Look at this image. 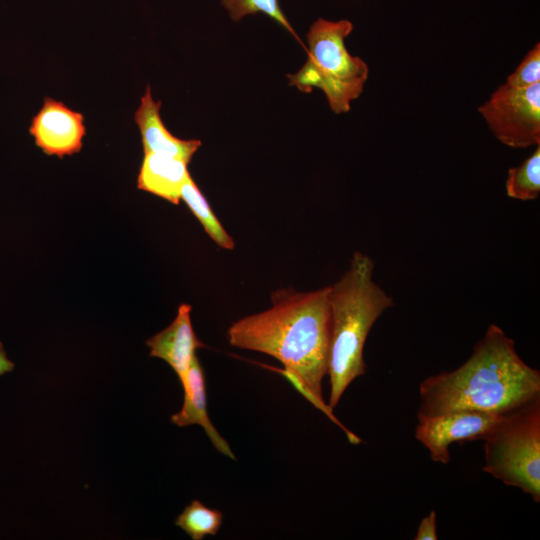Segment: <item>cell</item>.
Wrapping results in <instances>:
<instances>
[{"mask_svg":"<svg viewBox=\"0 0 540 540\" xmlns=\"http://www.w3.org/2000/svg\"><path fill=\"white\" fill-rule=\"evenodd\" d=\"M330 286L308 292L283 288L271 295V307L243 317L227 331L233 347L267 354L302 383L311 404L340 427L352 444L361 439L349 431L325 402L322 382L330 348Z\"/></svg>","mask_w":540,"mask_h":540,"instance_id":"cell-1","label":"cell"},{"mask_svg":"<svg viewBox=\"0 0 540 540\" xmlns=\"http://www.w3.org/2000/svg\"><path fill=\"white\" fill-rule=\"evenodd\" d=\"M419 394L417 415L504 414L540 395V372L522 360L513 339L491 324L461 366L427 377Z\"/></svg>","mask_w":540,"mask_h":540,"instance_id":"cell-2","label":"cell"},{"mask_svg":"<svg viewBox=\"0 0 540 540\" xmlns=\"http://www.w3.org/2000/svg\"><path fill=\"white\" fill-rule=\"evenodd\" d=\"M374 262L366 254H353L349 268L330 286V348L328 405L333 410L348 386L366 372L363 350L368 334L393 298L374 280Z\"/></svg>","mask_w":540,"mask_h":540,"instance_id":"cell-3","label":"cell"},{"mask_svg":"<svg viewBox=\"0 0 540 540\" xmlns=\"http://www.w3.org/2000/svg\"><path fill=\"white\" fill-rule=\"evenodd\" d=\"M353 24L346 19L330 21L317 19L306 35L308 59L301 69L288 75L289 84L299 91L310 93L314 88L326 95L331 110L345 113L357 99L368 78V65L352 56L345 38L352 32Z\"/></svg>","mask_w":540,"mask_h":540,"instance_id":"cell-4","label":"cell"},{"mask_svg":"<svg viewBox=\"0 0 540 540\" xmlns=\"http://www.w3.org/2000/svg\"><path fill=\"white\" fill-rule=\"evenodd\" d=\"M482 470L540 502V395L501 415L483 439Z\"/></svg>","mask_w":540,"mask_h":540,"instance_id":"cell-5","label":"cell"},{"mask_svg":"<svg viewBox=\"0 0 540 540\" xmlns=\"http://www.w3.org/2000/svg\"><path fill=\"white\" fill-rule=\"evenodd\" d=\"M495 137L513 148L540 143V82L524 88L507 83L479 107Z\"/></svg>","mask_w":540,"mask_h":540,"instance_id":"cell-6","label":"cell"},{"mask_svg":"<svg viewBox=\"0 0 540 540\" xmlns=\"http://www.w3.org/2000/svg\"><path fill=\"white\" fill-rule=\"evenodd\" d=\"M502 414L477 411H454L433 416L417 415L415 438L429 451L436 463L450 462L452 443L483 440Z\"/></svg>","mask_w":540,"mask_h":540,"instance_id":"cell-7","label":"cell"},{"mask_svg":"<svg viewBox=\"0 0 540 540\" xmlns=\"http://www.w3.org/2000/svg\"><path fill=\"white\" fill-rule=\"evenodd\" d=\"M29 133L46 155L63 158L80 152L86 135L84 115L62 101L45 97L31 120Z\"/></svg>","mask_w":540,"mask_h":540,"instance_id":"cell-8","label":"cell"},{"mask_svg":"<svg viewBox=\"0 0 540 540\" xmlns=\"http://www.w3.org/2000/svg\"><path fill=\"white\" fill-rule=\"evenodd\" d=\"M191 310V305L180 304L172 323L146 341L150 356L164 360L176 373L180 384L196 356V350L205 347L194 332Z\"/></svg>","mask_w":540,"mask_h":540,"instance_id":"cell-9","label":"cell"},{"mask_svg":"<svg viewBox=\"0 0 540 540\" xmlns=\"http://www.w3.org/2000/svg\"><path fill=\"white\" fill-rule=\"evenodd\" d=\"M161 104V101L154 100L148 85L140 99V105L134 113V120L141 134L144 154L168 155L182 159L189 164L202 142L197 139L177 138L167 130L160 116Z\"/></svg>","mask_w":540,"mask_h":540,"instance_id":"cell-10","label":"cell"},{"mask_svg":"<svg viewBox=\"0 0 540 540\" xmlns=\"http://www.w3.org/2000/svg\"><path fill=\"white\" fill-rule=\"evenodd\" d=\"M184 401L181 409L171 416V422L179 427L201 426L213 446L223 455L235 459L229 444L212 424L207 412V392L203 368L197 355L194 357L181 383Z\"/></svg>","mask_w":540,"mask_h":540,"instance_id":"cell-11","label":"cell"},{"mask_svg":"<svg viewBox=\"0 0 540 540\" xmlns=\"http://www.w3.org/2000/svg\"><path fill=\"white\" fill-rule=\"evenodd\" d=\"M187 166V162L176 157L145 153L137 187L177 205L183 184L190 175Z\"/></svg>","mask_w":540,"mask_h":540,"instance_id":"cell-12","label":"cell"},{"mask_svg":"<svg viewBox=\"0 0 540 540\" xmlns=\"http://www.w3.org/2000/svg\"><path fill=\"white\" fill-rule=\"evenodd\" d=\"M180 199L187 205L193 215L199 220L205 232L221 248L232 250L234 240L226 232L221 222L212 211L207 199L194 182L191 175L188 176L181 189Z\"/></svg>","mask_w":540,"mask_h":540,"instance_id":"cell-13","label":"cell"},{"mask_svg":"<svg viewBox=\"0 0 540 540\" xmlns=\"http://www.w3.org/2000/svg\"><path fill=\"white\" fill-rule=\"evenodd\" d=\"M223 523V513L205 506L201 501L192 500L177 516L175 525L193 540L215 536Z\"/></svg>","mask_w":540,"mask_h":540,"instance_id":"cell-14","label":"cell"},{"mask_svg":"<svg viewBox=\"0 0 540 540\" xmlns=\"http://www.w3.org/2000/svg\"><path fill=\"white\" fill-rule=\"evenodd\" d=\"M506 193L509 197L528 201L534 200L540 193V147L520 165L510 168L506 181Z\"/></svg>","mask_w":540,"mask_h":540,"instance_id":"cell-15","label":"cell"},{"mask_svg":"<svg viewBox=\"0 0 540 540\" xmlns=\"http://www.w3.org/2000/svg\"><path fill=\"white\" fill-rule=\"evenodd\" d=\"M221 4L233 21H240L247 15L264 13L287 30L306 49L280 8L279 0H221Z\"/></svg>","mask_w":540,"mask_h":540,"instance_id":"cell-16","label":"cell"},{"mask_svg":"<svg viewBox=\"0 0 540 540\" xmlns=\"http://www.w3.org/2000/svg\"><path fill=\"white\" fill-rule=\"evenodd\" d=\"M540 82V45L537 43L524 57L516 70L508 77L507 84L524 88Z\"/></svg>","mask_w":540,"mask_h":540,"instance_id":"cell-17","label":"cell"},{"mask_svg":"<svg viewBox=\"0 0 540 540\" xmlns=\"http://www.w3.org/2000/svg\"><path fill=\"white\" fill-rule=\"evenodd\" d=\"M414 539L415 540L438 539L437 526H436V512L434 510L430 511L429 514L421 520Z\"/></svg>","mask_w":540,"mask_h":540,"instance_id":"cell-18","label":"cell"},{"mask_svg":"<svg viewBox=\"0 0 540 540\" xmlns=\"http://www.w3.org/2000/svg\"><path fill=\"white\" fill-rule=\"evenodd\" d=\"M14 369V363L6 355L2 343L0 342V375L10 372Z\"/></svg>","mask_w":540,"mask_h":540,"instance_id":"cell-19","label":"cell"}]
</instances>
